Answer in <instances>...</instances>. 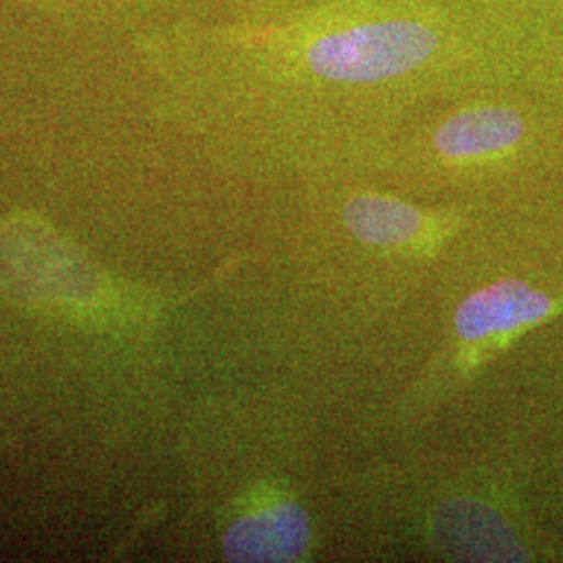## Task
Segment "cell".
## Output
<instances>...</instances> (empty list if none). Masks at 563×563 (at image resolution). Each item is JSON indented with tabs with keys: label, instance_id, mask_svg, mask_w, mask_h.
Wrapping results in <instances>:
<instances>
[{
	"label": "cell",
	"instance_id": "9c48e42d",
	"mask_svg": "<svg viewBox=\"0 0 563 563\" xmlns=\"http://www.w3.org/2000/svg\"><path fill=\"white\" fill-rule=\"evenodd\" d=\"M101 2H118L120 7H132V4H148V2H159V0H101Z\"/></svg>",
	"mask_w": 563,
	"mask_h": 563
},
{
	"label": "cell",
	"instance_id": "7a4b0ae2",
	"mask_svg": "<svg viewBox=\"0 0 563 563\" xmlns=\"http://www.w3.org/2000/svg\"><path fill=\"white\" fill-rule=\"evenodd\" d=\"M434 537L455 560L523 562L528 551L511 526L490 507L474 501L444 504L434 518Z\"/></svg>",
	"mask_w": 563,
	"mask_h": 563
},
{
	"label": "cell",
	"instance_id": "3957f363",
	"mask_svg": "<svg viewBox=\"0 0 563 563\" xmlns=\"http://www.w3.org/2000/svg\"><path fill=\"white\" fill-rule=\"evenodd\" d=\"M553 309V299L528 282H497L460 305L455 330L465 341H483L543 322Z\"/></svg>",
	"mask_w": 563,
	"mask_h": 563
},
{
	"label": "cell",
	"instance_id": "52a82bcc",
	"mask_svg": "<svg viewBox=\"0 0 563 563\" xmlns=\"http://www.w3.org/2000/svg\"><path fill=\"white\" fill-rule=\"evenodd\" d=\"M484 9L532 30L563 21V0H472Z\"/></svg>",
	"mask_w": 563,
	"mask_h": 563
},
{
	"label": "cell",
	"instance_id": "277c9868",
	"mask_svg": "<svg viewBox=\"0 0 563 563\" xmlns=\"http://www.w3.org/2000/svg\"><path fill=\"white\" fill-rule=\"evenodd\" d=\"M311 530L299 505L280 504L234 523L223 541L234 562H295L309 547Z\"/></svg>",
	"mask_w": 563,
	"mask_h": 563
},
{
	"label": "cell",
	"instance_id": "6da1fadb",
	"mask_svg": "<svg viewBox=\"0 0 563 563\" xmlns=\"http://www.w3.org/2000/svg\"><path fill=\"white\" fill-rule=\"evenodd\" d=\"M530 34L472 0H318L176 25L144 51L181 88L255 102L307 132L522 78Z\"/></svg>",
	"mask_w": 563,
	"mask_h": 563
},
{
	"label": "cell",
	"instance_id": "5b68a950",
	"mask_svg": "<svg viewBox=\"0 0 563 563\" xmlns=\"http://www.w3.org/2000/svg\"><path fill=\"white\" fill-rule=\"evenodd\" d=\"M342 218L346 228L369 244H399L409 241L422 228V213L407 202L363 192L344 205Z\"/></svg>",
	"mask_w": 563,
	"mask_h": 563
},
{
	"label": "cell",
	"instance_id": "ba28073f",
	"mask_svg": "<svg viewBox=\"0 0 563 563\" xmlns=\"http://www.w3.org/2000/svg\"><path fill=\"white\" fill-rule=\"evenodd\" d=\"M318 0H244V13L249 18H267V15H278V13H288L295 9H302L307 4H313Z\"/></svg>",
	"mask_w": 563,
	"mask_h": 563
},
{
	"label": "cell",
	"instance_id": "8992f818",
	"mask_svg": "<svg viewBox=\"0 0 563 563\" xmlns=\"http://www.w3.org/2000/svg\"><path fill=\"white\" fill-rule=\"evenodd\" d=\"M522 78L563 95V21L530 34Z\"/></svg>",
	"mask_w": 563,
	"mask_h": 563
}]
</instances>
